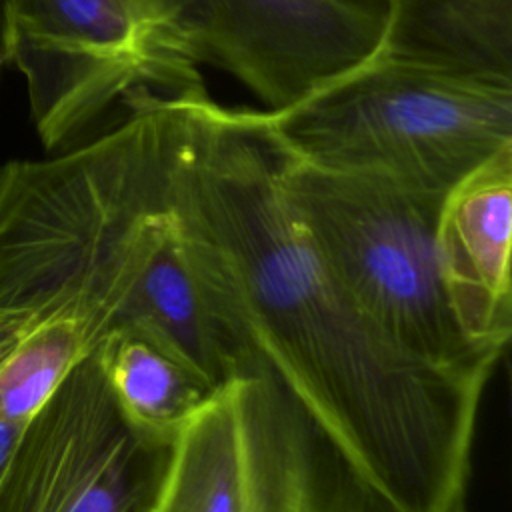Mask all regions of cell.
<instances>
[{
	"label": "cell",
	"mask_w": 512,
	"mask_h": 512,
	"mask_svg": "<svg viewBox=\"0 0 512 512\" xmlns=\"http://www.w3.org/2000/svg\"><path fill=\"white\" fill-rule=\"evenodd\" d=\"M186 106L170 202L240 362L276 380L396 512H466L490 376L420 360L344 290L282 188L258 108L208 90Z\"/></svg>",
	"instance_id": "obj_1"
},
{
	"label": "cell",
	"mask_w": 512,
	"mask_h": 512,
	"mask_svg": "<svg viewBox=\"0 0 512 512\" xmlns=\"http://www.w3.org/2000/svg\"><path fill=\"white\" fill-rule=\"evenodd\" d=\"M106 130L0 166V334L70 326L94 350L118 330L142 256L170 212L186 98L136 92Z\"/></svg>",
	"instance_id": "obj_2"
},
{
	"label": "cell",
	"mask_w": 512,
	"mask_h": 512,
	"mask_svg": "<svg viewBox=\"0 0 512 512\" xmlns=\"http://www.w3.org/2000/svg\"><path fill=\"white\" fill-rule=\"evenodd\" d=\"M260 116L284 148L310 162L444 196L512 148V82L378 48L296 104Z\"/></svg>",
	"instance_id": "obj_3"
},
{
	"label": "cell",
	"mask_w": 512,
	"mask_h": 512,
	"mask_svg": "<svg viewBox=\"0 0 512 512\" xmlns=\"http://www.w3.org/2000/svg\"><path fill=\"white\" fill-rule=\"evenodd\" d=\"M266 132L288 200L316 252L358 306L420 360L492 376L502 356L476 348L464 336L442 286L436 222L446 194L320 166Z\"/></svg>",
	"instance_id": "obj_4"
},
{
	"label": "cell",
	"mask_w": 512,
	"mask_h": 512,
	"mask_svg": "<svg viewBox=\"0 0 512 512\" xmlns=\"http://www.w3.org/2000/svg\"><path fill=\"white\" fill-rule=\"evenodd\" d=\"M0 44L48 154L136 92H206L178 0H4Z\"/></svg>",
	"instance_id": "obj_5"
},
{
	"label": "cell",
	"mask_w": 512,
	"mask_h": 512,
	"mask_svg": "<svg viewBox=\"0 0 512 512\" xmlns=\"http://www.w3.org/2000/svg\"><path fill=\"white\" fill-rule=\"evenodd\" d=\"M168 456L122 414L92 352L22 426L0 512H152Z\"/></svg>",
	"instance_id": "obj_6"
},
{
	"label": "cell",
	"mask_w": 512,
	"mask_h": 512,
	"mask_svg": "<svg viewBox=\"0 0 512 512\" xmlns=\"http://www.w3.org/2000/svg\"><path fill=\"white\" fill-rule=\"evenodd\" d=\"M202 66L278 112L358 66L382 42L384 0H178Z\"/></svg>",
	"instance_id": "obj_7"
},
{
	"label": "cell",
	"mask_w": 512,
	"mask_h": 512,
	"mask_svg": "<svg viewBox=\"0 0 512 512\" xmlns=\"http://www.w3.org/2000/svg\"><path fill=\"white\" fill-rule=\"evenodd\" d=\"M510 236L512 148L448 190L436 222V258L450 310L476 348L498 356L512 332Z\"/></svg>",
	"instance_id": "obj_8"
},
{
	"label": "cell",
	"mask_w": 512,
	"mask_h": 512,
	"mask_svg": "<svg viewBox=\"0 0 512 512\" xmlns=\"http://www.w3.org/2000/svg\"><path fill=\"white\" fill-rule=\"evenodd\" d=\"M118 330L144 336L210 390L226 384L242 368L188 262L172 202L170 214L142 256Z\"/></svg>",
	"instance_id": "obj_9"
},
{
	"label": "cell",
	"mask_w": 512,
	"mask_h": 512,
	"mask_svg": "<svg viewBox=\"0 0 512 512\" xmlns=\"http://www.w3.org/2000/svg\"><path fill=\"white\" fill-rule=\"evenodd\" d=\"M386 54L512 82V0H384Z\"/></svg>",
	"instance_id": "obj_10"
},
{
	"label": "cell",
	"mask_w": 512,
	"mask_h": 512,
	"mask_svg": "<svg viewBox=\"0 0 512 512\" xmlns=\"http://www.w3.org/2000/svg\"><path fill=\"white\" fill-rule=\"evenodd\" d=\"M94 354L128 422L166 444L214 392L168 352L130 330L108 334Z\"/></svg>",
	"instance_id": "obj_11"
},
{
	"label": "cell",
	"mask_w": 512,
	"mask_h": 512,
	"mask_svg": "<svg viewBox=\"0 0 512 512\" xmlns=\"http://www.w3.org/2000/svg\"><path fill=\"white\" fill-rule=\"evenodd\" d=\"M92 352L90 340L70 326H42L20 334L0 358V416L24 426Z\"/></svg>",
	"instance_id": "obj_12"
},
{
	"label": "cell",
	"mask_w": 512,
	"mask_h": 512,
	"mask_svg": "<svg viewBox=\"0 0 512 512\" xmlns=\"http://www.w3.org/2000/svg\"><path fill=\"white\" fill-rule=\"evenodd\" d=\"M20 430L22 426L6 420L0 416V478H2V472L12 456V450L18 442V436H20Z\"/></svg>",
	"instance_id": "obj_13"
},
{
	"label": "cell",
	"mask_w": 512,
	"mask_h": 512,
	"mask_svg": "<svg viewBox=\"0 0 512 512\" xmlns=\"http://www.w3.org/2000/svg\"><path fill=\"white\" fill-rule=\"evenodd\" d=\"M10 344H12V342H10V340H6V338L0 334V358H2V356L8 352Z\"/></svg>",
	"instance_id": "obj_14"
}]
</instances>
